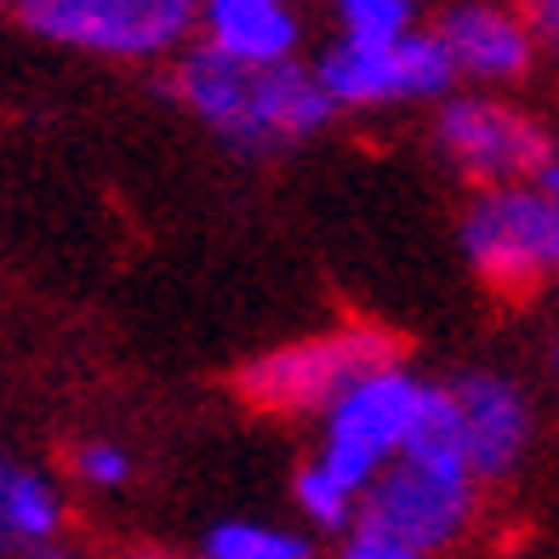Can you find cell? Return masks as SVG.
<instances>
[{
    "mask_svg": "<svg viewBox=\"0 0 559 559\" xmlns=\"http://www.w3.org/2000/svg\"><path fill=\"white\" fill-rule=\"evenodd\" d=\"M297 497H302V508L320 520V525H343L348 520V491L343 486H332L320 468H302V479H297Z\"/></svg>",
    "mask_w": 559,
    "mask_h": 559,
    "instance_id": "cell-15",
    "label": "cell"
},
{
    "mask_svg": "<svg viewBox=\"0 0 559 559\" xmlns=\"http://www.w3.org/2000/svg\"><path fill=\"white\" fill-rule=\"evenodd\" d=\"M12 463H7V456H0V554H12L17 548V537H12V520H7V497H12Z\"/></svg>",
    "mask_w": 559,
    "mask_h": 559,
    "instance_id": "cell-18",
    "label": "cell"
},
{
    "mask_svg": "<svg viewBox=\"0 0 559 559\" xmlns=\"http://www.w3.org/2000/svg\"><path fill=\"white\" fill-rule=\"evenodd\" d=\"M400 354V337L383 325H354L337 337H309V343H286L269 348L263 360H251L235 377V394L251 412H314V405L343 400L354 383L366 377H383Z\"/></svg>",
    "mask_w": 559,
    "mask_h": 559,
    "instance_id": "cell-2",
    "label": "cell"
},
{
    "mask_svg": "<svg viewBox=\"0 0 559 559\" xmlns=\"http://www.w3.org/2000/svg\"><path fill=\"white\" fill-rule=\"evenodd\" d=\"M445 400H451V417H456V451H463L468 474L497 479L520 463L531 417H525V400H520L514 383L474 371L456 389H445Z\"/></svg>",
    "mask_w": 559,
    "mask_h": 559,
    "instance_id": "cell-9",
    "label": "cell"
},
{
    "mask_svg": "<svg viewBox=\"0 0 559 559\" xmlns=\"http://www.w3.org/2000/svg\"><path fill=\"white\" fill-rule=\"evenodd\" d=\"M177 97L240 148L292 143L332 115V97H325L297 63L251 69V63L217 58L212 46L206 52H189V63L177 69Z\"/></svg>",
    "mask_w": 559,
    "mask_h": 559,
    "instance_id": "cell-1",
    "label": "cell"
},
{
    "mask_svg": "<svg viewBox=\"0 0 559 559\" xmlns=\"http://www.w3.org/2000/svg\"><path fill=\"white\" fill-rule=\"evenodd\" d=\"M468 520V486H456V479H435L423 468H394L371 486L366 508H360V531L371 537H389L400 548H440L451 543L456 531Z\"/></svg>",
    "mask_w": 559,
    "mask_h": 559,
    "instance_id": "cell-7",
    "label": "cell"
},
{
    "mask_svg": "<svg viewBox=\"0 0 559 559\" xmlns=\"http://www.w3.org/2000/svg\"><path fill=\"white\" fill-rule=\"evenodd\" d=\"M554 17H559L554 7H531V23H537V29H543V35H554Z\"/></svg>",
    "mask_w": 559,
    "mask_h": 559,
    "instance_id": "cell-19",
    "label": "cell"
},
{
    "mask_svg": "<svg viewBox=\"0 0 559 559\" xmlns=\"http://www.w3.org/2000/svg\"><path fill=\"white\" fill-rule=\"evenodd\" d=\"M348 559H417L412 548H400L389 537H371V531H360V537L348 543Z\"/></svg>",
    "mask_w": 559,
    "mask_h": 559,
    "instance_id": "cell-17",
    "label": "cell"
},
{
    "mask_svg": "<svg viewBox=\"0 0 559 559\" xmlns=\"http://www.w3.org/2000/svg\"><path fill=\"white\" fill-rule=\"evenodd\" d=\"M7 520L17 543H35L58 525V497L46 491V479L35 474H12V497H7Z\"/></svg>",
    "mask_w": 559,
    "mask_h": 559,
    "instance_id": "cell-14",
    "label": "cell"
},
{
    "mask_svg": "<svg viewBox=\"0 0 559 559\" xmlns=\"http://www.w3.org/2000/svg\"><path fill=\"white\" fill-rule=\"evenodd\" d=\"M212 23V52L228 58V63H286L292 40H297V23L286 7H274V0H217L206 12Z\"/></svg>",
    "mask_w": 559,
    "mask_h": 559,
    "instance_id": "cell-11",
    "label": "cell"
},
{
    "mask_svg": "<svg viewBox=\"0 0 559 559\" xmlns=\"http://www.w3.org/2000/svg\"><path fill=\"white\" fill-rule=\"evenodd\" d=\"M126 559H160V554H126Z\"/></svg>",
    "mask_w": 559,
    "mask_h": 559,
    "instance_id": "cell-20",
    "label": "cell"
},
{
    "mask_svg": "<svg viewBox=\"0 0 559 559\" xmlns=\"http://www.w3.org/2000/svg\"><path fill=\"white\" fill-rule=\"evenodd\" d=\"M440 143L474 183L497 189L508 177H543V189L554 194V143H548L543 126L520 109L463 97V104H451L440 115Z\"/></svg>",
    "mask_w": 559,
    "mask_h": 559,
    "instance_id": "cell-5",
    "label": "cell"
},
{
    "mask_svg": "<svg viewBox=\"0 0 559 559\" xmlns=\"http://www.w3.org/2000/svg\"><path fill=\"white\" fill-rule=\"evenodd\" d=\"M206 559H309V543L286 537V531H263V525H223L212 531Z\"/></svg>",
    "mask_w": 559,
    "mask_h": 559,
    "instance_id": "cell-13",
    "label": "cell"
},
{
    "mask_svg": "<svg viewBox=\"0 0 559 559\" xmlns=\"http://www.w3.org/2000/svg\"><path fill=\"white\" fill-rule=\"evenodd\" d=\"M405 17H412V7H400V0H348L343 46H354V52H389V46L405 40Z\"/></svg>",
    "mask_w": 559,
    "mask_h": 559,
    "instance_id": "cell-12",
    "label": "cell"
},
{
    "mask_svg": "<svg viewBox=\"0 0 559 559\" xmlns=\"http://www.w3.org/2000/svg\"><path fill=\"white\" fill-rule=\"evenodd\" d=\"M40 559H69V554H40Z\"/></svg>",
    "mask_w": 559,
    "mask_h": 559,
    "instance_id": "cell-21",
    "label": "cell"
},
{
    "mask_svg": "<svg viewBox=\"0 0 559 559\" xmlns=\"http://www.w3.org/2000/svg\"><path fill=\"white\" fill-rule=\"evenodd\" d=\"M74 463H81V474L97 479V486H115V479H126V456H120L115 445H86Z\"/></svg>",
    "mask_w": 559,
    "mask_h": 559,
    "instance_id": "cell-16",
    "label": "cell"
},
{
    "mask_svg": "<svg viewBox=\"0 0 559 559\" xmlns=\"http://www.w3.org/2000/svg\"><path fill=\"white\" fill-rule=\"evenodd\" d=\"M440 52L451 69H468V74H486V81H508V74H520L531 63V40L514 17L502 12H486V7H456L445 12L440 23Z\"/></svg>",
    "mask_w": 559,
    "mask_h": 559,
    "instance_id": "cell-10",
    "label": "cell"
},
{
    "mask_svg": "<svg viewBox=\"0 0 559 559\" xmlns=\"http://www.w3.org/2000/svg\"><path fill=\"white\" fill-rule=\"evenodd\" d=\"M468 258L502 302H531L559 263V212L548 194L491 189L463 223Z\"/></svg>",
    "mask_w": 559,
    "mask_h": 559,
    "instance_id": "cell-3",
    "label": "cell"
},
{
    "mask_svg": "<svg viewBox=\"0 0 559 559\" xmlns=\"http://www.w3.org/2000/svg\"><path fill=\"white\" fill-rule=\"evenodd\" d=\"M183 0H29L23 23L69 46H97V52H166L189 35Z\"/></svg>",
    "mask_w": 559,
    "mask_h": 559,
    "instance_id": "cell-6",
    "label": "cell"
},
{
    "mask_svg": "<svg viewBox=\"0 0 559 559\" xmlns=\"http://www.w3.org/2000/svg\"><path fill=\"white\" fill-rule=\"evenodd\" d=\"M417 394L423 383L400 371H383V377H366V383H354L343 400H337V417H332V445H325V463L320 474L343 486L348 497L366 486L377 474L389 451L405 445L412 435V417H417Z\"/></svg>",
    "mask_w": 559,
    "mask_h": 559,
    "instance_id": "cell-4",
    "label": "cell"
},
{
    "mask_svg": "<svg viewBox=\"0 0 559 559\" xmlns=\"http://www.w3.org/2000/svg\"><path fill=\"white\" fill-rule=\"evenodd\" d=\"M451 81V63L435 35H405L389 52H354L337 46L320 63V92L337 104H383V97H412V92H440Z\"/></svg>",
    "mask_w": 559,
    "mask_h": 559,
    "instance_id": "cell-8",
    "label": "cell"
}]
</instances>
